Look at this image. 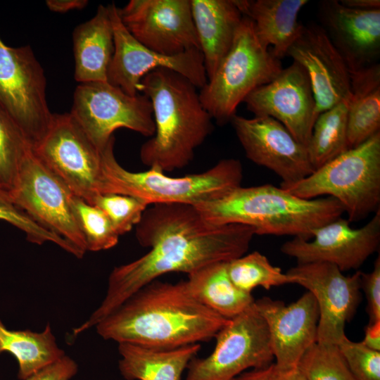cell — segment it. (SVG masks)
I'll return each mask as SVG.
<instances>
[{"label":"cell","mask_w":380,"mask_h":380,"mask_svg":"<svg viewBox=\"0 0 380 380\" xmlns=\"http://www.w3.org/2000/svg\"><path fill=\"white\" fill-rule=\"evenodd\" d=\"M254 235V230L243 224L210 225L192 205H151L136 226L137 241L150 251L111 271L104 299L87 320L73 329V336L95 327L133 293L164 274H189L243 255Z\"/></svg>","instance_id":"cell-1"},{"label":"cell","mask_w":380,"mask_h":380,"mask_svg":"<svg viewBox=\"0 0 380 380\" xmlns=\"http://www.w3.org/2000/svg\"><path fill=\"white\" fill-rule=\"evenodd\" d=\"M229 320L195 299L184 281L154 280L94 327L105 340L171 349L209 341Z\"/></svg>","instance_id":"cell-2"},{"label":"cell","mask_w":380,"mask_h":380,"mask_svg":"<svg viewBox=\"0 0 380 380\" xmlns=\"http://www.w3.org/2000/svg\"><path fill=\"white\" fill-rule=\"evenodd\" d=\"M139 92L149 99L155 124L153 136L141 146V161L164 172L185 167L214 128L198 88L172 70L158 68L142 78Z\"/></svg>","instance_id":"cell-3"},{"label":"cell","mask_w":380,"mask_h":380,"mask_svg":"<svg viewBox=\"0 0 380 380\" xmlns=\"http://www.w3.org/2000/svg\"><path fill=\"white\" fill-rule=\"evenodd\" d=\"M194 206L212 226L240 224L251 227L255 234L305 240H310L315 229L344 213L332 197L304 199L272 184L239 186Z\"/></svg>","instance_id":"cell-4"},{"label":"cell","mask_w":380,"mask_h":380,"mask_svg":"<svg viewBox=\"0 0 380 380\" xmlns=\"http://www.w3.org/2000/svg\"><path fill=\"white\" fill-rule=\"evenodd\" d=\"M115 137L101 151V194L113 193L136 197L148 205L198 203L214 199L241 186L243 167L239 160H220L200 173L174 177L156 167L142 172L124 168L114 155Z\"/></svg>","instance_id":"cell-5"},{"label":"cell","mask_w":380,"mask_h":380,"mask_svg":"<svg viewBox=\"0 0 380 380\" xmlns=\"http://www.w3.org/2000/svg\"><path fill=\"white\" fill-rule=\"evenodd\" d=\"M280 187L304 199L324 195L335 198L350 222L376 213L380 204V132L304 179Z\"/></svg>","instance_id":"cell-6"},{"label":"cell","mask_w":380,"mask_h":380,"mask_svg":"<svg viewBox=\"0 0 380 380\" xmlns=\"http://www.w3.org/2000/svg\"><path fill=\"white\" fill-rule=\"evenodd\" d=\"M282 69L281 60L257 37L252 20L243 16L229 51L200 89L201 104L217 125H224L251 91L270 82Z\"/></svg>","instance_id":"cell-7"},{"label":"cell","mask_w":380,"mask_h":380,"mask_svg":"<svg viewBox=\"0 0 380 380\" xmlns=\"http://www.w3.org/2000/svg\"><path fill=\"white\" fill-rule=\"evenodd\" d=\"M215 337L210 355L190 361L186 380H232L248 369L272 364L268 328L254 303L230 319Z\"/></svg>","instance_id":"cell-8"},{"label":"cell","mask_w":380,"mask_h":380,"mask_svg":"<svg viewBox=\"0 0 380 380\" xmlns=\"http://www.w3.org/2000/svg\"><path fill=\"white\" fill-rule=\"evenodd\" d=\"M70 113L99 151L119 128L145 137H153L155 133L149 99L139 93L127 94L108 82L80 84L75 89Z\"/></svg>","instance_id":"cell-9"},{"label":"cell","mask_w":380,"mask_h":380,"mask_svg":"<svg viewBox=\"0 0 380 380\" xmlns=\"http://www.w3.org/2000/svg\"><path fill=\"white\" fill-rule=\"evenodd\" d=\"M32 151L72 194L92 205L101 194V151L70 113L53 114Z\"/></svg>","instance_id":"cell-10"},{"label":"cell","mask_w":380,"mask_h":380,"mask_svg":"<svg viewBox=\"0 0 380 380\" xmlns=\"http://www.w3.org/2000/svg\"><path fill=\"white\" fill-rule=\"evenodd\" d=\"M44 70L30 46L12 47L0 37V105L32 148L47 132L53 113L46 96Z\"/></svg>","instance_id":"cell-11"},{"label":"cell","mask_w":380,"mask_h":380,"mask_svg":"<svg viewBox=\"0 0 380 380\" xmlns=\"http://www.w3.org/2000/svg\"><path fill=\"white\" fill-rule=\"evenodd\" d=\"M10 191L15 204L32 220L70 244L81 258L84 256L87 249L72 212V193L32 148L24 158Z\"/></svg>","instance_id":"cell-12"},{"label":"cell","mask_w":380,"mask_h":380,"mask_svg":"<svg viewBox=\"0 0 380 380\" xmlns=\"http://www.w3.org/2000/svg\"><path fill=\"white\" fill-rule=\"evenodd\" d=\"M113 32L114 51L108 70V82L127 94H139L142 78L158 68L172 70L201 89L208 78L200 50L191 49L167 56L156 52L139 42L126 29L118 8L108 5Z\"/></svg>","instance_id":"cell-13"},{"label":"cell","mask_w":380,"mask_h":380,"mask_svg":"<svg viewBox=\"0 0 380 380\" xmlns=\"http://www.w3.org/2000/svg\"><path fill=\"white\" fill-rule=\"evenodd\" d=\"M118 13L129 33L156 52L174 56L201 51L191 0H131Z\"/></svg>","instance_id":"cell-14"},{"label":"cell","mask_w":380,"mask_h":380,"mask_svg":"<svg viewBox=\"0 0 380 380\" xmlns=\"http://www.w3.org/2000/svg\"><path fill=\"white\" fill-rule=\"evenodd\" d=\"M315 297L319 309L317 342L337 345L346 335L345 326L360 303L361 272L346 276L326 262L298 264L287 272Z\"/></svg>","instance_id":"cell-15"},{"label":"cell","mask_w":380,"mask_h":380,"mask_svg":"<svg viewBox=\"0 0 380 380\" xmlns=\"http://www.w3.org/2000/svg\"><path fill=\"white\" fill-rule=\"evenodd\" d=\"M312 239L294 237L282 244L281 251L298 264L326 262L341 272L357 270L379 246L380 210L359 228L340 217L315 229Z\"/></svg>","instance_id":"cell-16"},{"label":"cell","mask_w":380,"mask_h":380,"mask_svg":"<svg viewBox=\"0 0 380 380\" xmlns=\"http://www.w3.org/2000/svg\"><path fill=\"white\" fill-rule=\"evenodd\" d=\"M243 102L254 117L277 120L307 147L317 113L309 76L299 63L293 61L270 82L251 91Z\"/></svg>","instance_id":"cell-17"},{"label":"cell","mask_w":380,"mask_h":380,"mask_svg":"<svg viewBox=\"0 0 380 380\" xmlns=\"http://www.w3.org/2000/svg\"><path fill=\"white\" fill-rule=\"evenodd\" d=\"M246 156L277 174L281 184L298 182L315 171L307 148L277 120L267 116L231 120Z\"/></svg>","instance_id":"cell-18"},{"label":"cell","mask_w":380,"mask_h":380,"mask_svg":"<svg viewBox=\"0 0 380 380\" xmlns=\"http://www.w3.org/2000/svg\"><path fill=\"white\" fill-rule=\"evenodd\" d=\"M286 56L292 58L307 72L317 115L341 101H350L349 69L319 24L303 25Z\"/></svg>","instance_id":"cell-19"},{"label":"cell","mask_w":380,"mask_h":380,"mask_svg":"<svg viewBox=\"0 0 380 380\" xmlns=\"http://www.w3.org/2000/svg\"><path fill=\"white\" fill-rule=\"evenodd\" d=\"M254 304L268 328L276 370L296 369L305 352L317 342L319 309L314 296L308 291L288 305L268 297Z\"/></svg>","instance_id":"cell-20"},{"label":"cell","mask_w":380,"mask_h":380,"mask_svg":"<svg viewBox=\"0 0 380 380\" xmlns=\"http://www.w3.org/2000/svg\"><path fill=\"white\" fill-rule=\"evenodd\" d=\"M319 25L349 71L375 65L380 56V9L357 10L337 0L318 4Z\"/></svg>","instance_id":"cell-21"},{"label":"cell","mask_w":380,"mask_h":380,"mask_svg":"<svg viewBox=\"0 0 380 380\" xmlns=\"http://www.w3.org/2000/svg\"><path fill=\"white\" fill-rule=\"evenodd\" d=\"M191 5L209 80L229 51L243 15L234 0H191Z\"/></svg>","instance_id":"cell-22"},{"label":"cell","mask_w":380,"mask_h":380,"mask_svg":"<svg viewBox=\"0 0 380 380\" xmlns=\"http://www.w3.org/2000/svg\"><path fill=\"white\" fill-rule=\"evenodd\" d=\"M243 16L251 19L260 42L281 60L299 35L298 20L307 0H234Z\"/></svg>","instance_id":"cell-23"},{"label":"cell","mask_w":380,"mask_h":380,"mask_svg":"<svg viewBox=\"0 0 380 380\" xmlns=\"http://www.w3.org/2000/svg\"><path fill=\"white\" fill-rule=\"evenodd\" d=\"M75 74L81 83L108 82L114 51L113 32L108 6L99 5L90 20L73 32Z\"/></svg>","instance_id":"cell-24"},{"label":"cell","mask_w":380,"mask_h":380,"mask_svg":"<svg viewBox=\"0 0 380 380\" xmlns=\"http://www.w3.org/2000/svg\"><path fill=\"white\" fill-rule=\"evenodd\" d=\"M200 349L201 343L160 349L121 343L118 367L126 380H181Z\"/></svg>","instance_id":"cell-25"},{"label":"cell","mask_w":380,"mask_h":380,"mask_svg":"<svg viewBox=\"0 0 380 380\" xmlns=\"http://www.w3.org/2000/svg\"><path fill=\"white\" fill-rule=\"evenodd\" d=\"M352 99L347 120L348 149L380 132V65L350 72Z\"/></svg>","instance_id":"cell-26"},{"label":"cell","mask_w":380,"mask_h":380,"mask_svg":"<svg viewBox=\"0 0 380 380\" xmlns=\"http://www.w3.org/2000/svg\"><path fill=\"white\" fill-rule=\"evenodd\" d=\"M227 262L205 265L188 274L184 281L190 294L204 306L230 319L254 303L251 293L236 288L227 270Z\"/></svg>","instance_id":"cell-27"},{"label":"cell","mask_w":380,"mask_h":380,"mask_svg":"<svg viewBox=\"0 0 380 380\" xmlns=\"http://www.w3.org/2000/svg\"><path fill=\"white\" fill-rule=\"evenodd\" d=\"M8 353L17 360L18 377L26 380L35 372L65 355L49 323L40 332L8 329L0 319V354Z\"/></svg>","instance_id":"cell-28"},{"label":"cell","mask_w":380,"mask_h":380,"mask_svg":"<svg viewBox=\"0 0 380 380\" xmlns=\"http://www.w3.org/2000/svg\"><path fill=\"white\" fill-rule=\"evenodd\" d=\"M350 101H341L320 113L306 147L311 165L320 167L348 150L347 120Z\"/></svg>","instance_id":"cell-29"},{"label":"cell","mask_w":380,"mask_h":380,"mask_svg":"<svg viewBox=\"0 0 380 380\" xmlns=\"http://www.w3.org/2000/svg\"><path fill=\"white\" fill-rule=\"evenodd\" d=\"M228 276L239 290L251 293L256 287L270 289L286 284H293L287 273L271 264L267 257L258 251L232 260L227 262Z\"/></svg>","instance_id":"cell-30"},{"label":"cell","mask_w":380,"mask_h":380,"mask_svg":"<svg viewBox=\"0 0 380 380\" xmlns=\"http://www.w3.org/2000/svg\"><path fill=\"white\" fill-rule=\"evenodd\" d=\"M70 206L87 251L108 250L117 245L120 236L100 208L72 194Z\"/></svg>","instance_id":"cell-31"},{"label":"cell","mask_w":380,"mask_h":380,"mask_svg":"<svg viewBox=\"0 0 380 380\" xmlns=\"http://www.w3.org/2000/svg\"><path fill=\"white\" fill-rule=\"evenodd\" d=\"M32 148L23 130L0 105V184L11 189L20 165Z\"/></svg>","instance_id":"cell-32"},{"label":"cell","mask_w":380,"mask_h":380,"mask_svg":"<svg viewBox=\"0 0 380 380\" xmlns=\"http://www.w3.org/2000/svg\"><path fill=\"white\" fill-rule=\"evenodd\" d=\"M298 368L308 380H355L338 345L315 343L305 352Z\"/></svg>","instance_id":"cell-33"},{"label":"cell","mask_w":380,"mask_h":380,"mask_svg":"<svg viewBox=\"0 0 380 380\" xmlns=\"http://www.w3.org/2000/svg\"><path fill=\"white\" fill-rule=\"evenodd\" d=\"M0 220L22 231L30 243L42 245L46 242L56 244L79 258L78 252L65 241L46 230L32 220L14 202L10 189L0 184Z\"/></svg>","instance_id":"cell-34"},{"label":"cell","mask_w":380,"mask_h":380,"mask_svg":"<svg viewBox=\"0 0 380 380\" xmlns=\"http://www.w3.org/2000/svg\"><path fill=\"white\" fill-rule=\"evenodd\" d=\"M92 205L105 213L119 236L136 227L148 207L146 203L139 198L113 193L99 194Z\"/></svg>","instance_id":"cell-35"},{"label":"cell","mask_w":380,"mask_h":380,"mask_svg":"<svg viewBox=\"0 0 380 380\" xmlns=\"http://www.w3.org/2000/svg\"><path fill=\"white\" fill-rule=\"evenodd\" d=\"M337 345L355 380H380V351L346 335Z\"/></svg>","instance_id":"cell-36"},{"label":"cell","mask_w":380,"mask_h":380,"mask_svg":"<svg viewBox=\"0 0 380 380\" xmlns=\"http://www.w3.org/2000/svg\"><path fill=\"white\" fill-rule=\"evenodd\" d=\"M361 289L367 301V311L369 324L380 322V257L376 259L373 270L369 273L361 272Z\"/></svg>","instance_id":"cell-37"},{"label":"cell","mask_w":380,"mask_h":380,"mask_svg":"<svg viewBox=\"0 0 380 380\" xmlns=\"http://www.w3.org/2000/svg\"><path fill=\"white\" fill-rule=\"evenodd\" d=\"M77 371L76 362L65 355L39 369L26 380H70Z\"/></svg>","instance_id":"cell-38"},{"label":"cell","mask_w":380,"mask_h":380,"mask_svg":"<svg viewBox=\"0 0 380 380\" xmlns=\"http://www.w3.org/2000/svg\"><path fill=\"white\" fill-rule=\"evenodd\" d=\"M232 380H276L274 364L260 368L246 371Z\"/></svg>","instance_id":"cell-39"},{"label":"cell","mask_w":380,"mask_h":380,"mask_svg":"<svg viewBox=\"0 0 380 380\" xmlns=\"http://www.w3.org/2000/svg\"><path fill=\"white\" fill-rule=\"evenodd\" d=\"M87 4V0H48L46 1L49 9L56 13L82 9Z\"/></svg>","instance_id":"cell-40"},{"label":"cell","mask_w":380,"mask_h":380,"mask_svg":"<svg viewBox=\"0 0 380 380\" xmlns=\"http://www.w3.org/2000/svg\"><path fill=\"white\" fill-rule=\"evenodd\" d=\"M362 343L372 350L380 351V322L368 324Z\"/></svg>","instance_id":"cell-41"},{"label":"cell","mask_w":380,"mask_h":380,"mask_svg":"<svg viewBox=\"0 0 380 380\" xmlns=\"http://www.w3.org/2000/svg\"><path fill=\"white\" fill-rule=\"evenodd\" d=\"M343 6L357 10H374L380 9L379 0H341Z\"/></svg>","instance_id":"cell-42"},{"label":"cell","mask_w":380,"mask_h":380,"mask_svg":"<svg viewBox=\"0 0 380 380\" xmlns=\"http://www.w3.org/2000/svg\"><path fill=\"white\" fill-rule=\"evenodd\" d=\"M274 369L276 380H308L298 367L285 372H278L275 367Z\"/></svg>","instance_id":"cell-43"}]
</instances>
